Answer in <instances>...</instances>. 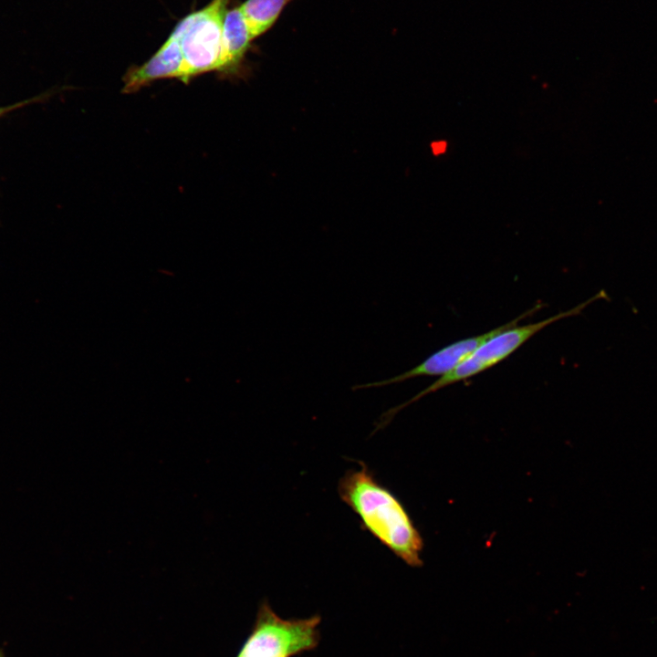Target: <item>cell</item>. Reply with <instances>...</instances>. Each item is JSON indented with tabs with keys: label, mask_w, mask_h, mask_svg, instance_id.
Here are the masks:
<instances>
[{
	"label": "cell",
	"mask_w": 657,
	"mask_h": 657,
	"mask_svg": "<svg viewBox=\"0 0 657 657\" xmlns=\"http://www.w3.org/2000/svg\"><path fill=\"white\" fill-rule=\"evenodd\" d=\"M340 478V499L358 516L362 527L407 565L421 567L422 537L402 502L362 462Z\"/></svg>",
	"instance_id": "6da1fadb"
},
{
	"label": "cell",
	"mask_w": 657,
	"mask_h": 657,
	"mask_svg": "<svg viewBox=\"0 0 657 657\" xmlns=\"http://www.w3.org/2000/svg\"><path fill=\"white\" fill-rule=\"evenodd\" d=\"M607 297L604 290L594 295L592 297L579 304L578 306L559 312L548 318L535 323H528L517 326L520 320L501 329L478 346L464 361L457 365L448 373L439 377V379L423 389L422 391L412 397L410 400L394 406L384 412L379 422L376 423V429L380 430L387 426L394 416L408 405L417 402L423 396L443 389L448 385L458 381L467 380L474 377L492 367L495 366L502 360L508 358L524 343H526L535 334L549 326L550 324L560 319L579 315L584 308L589 304L600 298Z\"/></svg>",
	"instance_id": "7a4b0ae2"
},
{
	"label": "cell",
	"mask_w": 657,
	"mask_h": 657,
	"mask_svg": "<svg viewBox=\"0 0 657 657\" xmlns=\"http://www.w3.org/2000/svg\"><path fill=\"white\" fill-rule=\"evenodd\" d=\"M319 623L318 615L284 619L265 600L236 657H292L311 651L319 642Z\"/></svg>",
	"instance_id": "3957f363"
},
{
	"label": "cell",
	"mask_w": 657,
	"mask_h": 657,
	"mask_svg": "<svg viewBox=\"0 0 657 657\" xmlns=\"http://www.w3.org/2000/svg\"><path fill=\"white\" fill-rule=\"evenodd\" d=\"M231 0H212L175 26L182 56L179 79L219 69L224 22Z\"/></svg>",
	"instance_id": "277c9868"
},
{
	"label": "cell",
	"mask_w": 657,
	"mask_h": 657,
	"mask_svg": "<svg viewBox=\"0 0 657 657\" xmlns=\"http://www.w3.org/2000/svg\"><path fill=\"white\" fill-rule=\"evenodd\" d=\"M542 307L543 305L539 303L529 308L526 312L520 314L518 317L512 319L511 321L505 323L492 330L451 343L429 356L417 366L401 374H398L390 379L353 385L351 389L360 390L368 388L384 387L421 376L441 377L454 370L457 365L464 361L478 346H480L487 339L496 334L507 326L515 323L516 321L523 320L532 316L534 313L537 312Z\"/></svg>",
	"instance_id": "5b68a950"
},
{
	"label": "cell",
	"mask_w": 657,
	"mask_h": 657,
	"mask_svg": "<svg viewBox=\"0 0 657 657\" xmlns=\"http://www.w3.org/2000/svg\"><path fill=\"white\" fill-rule=\"evenodd\" d=\"M182 56L178 32L172 33L157 52L144 64L130 68L124 77L123 91H137L148 83L163 78H180Z\"/></svg>",
	"instance_id": "8992f818"
},
{
	"label": "cell",
	"mask_w": 657,
	"mask_h": 657,
	"mask_svg": "<svg viewBox=\"0 0 657 657\" xmlns=\"http://www.w3.org/2000/svg\"><path fill=\"white\" fill-rule=\"evenodd\" d=\"M252 40L239 6L228 10L224 22L218 71L224 73L236 71Z\"/></svg>",
	"instance_id": "52a82bcc"
},
{
	"label": "cell",
	"mask_w": 657,
	"mask_h": 657,
	"mask_svg": "<svg viewBox=\"0 0 657 657\" xmlns=\"http://www.w3.org/2000/svg\"><path fill=\"white\" fill-rule=\"evenodd\" d=\"M293 0H245L239 6L253 40L268 31Z\"/></svg>",
	"instance_id": "ba28073f"
},
{
	"label": "cell",
	"mask_w": 657,
	"mask_h": 657,
	"mask_svg": "<svg viewBox=\"0 0 657 657\" xmlns=\"http://www.w3.org/2000/svg\"><path fill=\"white\" fill-rule=\"evenodd\" d=\"M447 149L446 141H437L433 144V150L434 154L443 153Z\"/></svg>",
	"instance_id": "9c48e42d"
},
{
	"label": "cell",
	"mask_w": 657,
	"mask_h": 657,
	"mask_svg": "<svg viewBox=\"0 0 657 657\" xmlns=\"http://www.w3.org/2000/svg\"><path fill=\"white\" fill-rule=\"evenodd\" d=\"M27 103H28L27 101H23V102H21V103H18V104L10 106V107L0 108V117H1L2 115H4L5 113L8 112L9 110H14V109H16V108H18V107H21V106H24V105H26V104H27Z\"/></svg>",
	"instance_id": "30bf717a"
},
{
	"label": "cell",
	"mask_w": 657,
	"mask_h": 657,
	"mask_svg": "<svg viewBox=\"0 0 657 657\" xmlns=\"http://www.w3.org/2000/svg\"><path fill=\"white\" fill-rule=\"evenodd\" d=\"M0 657H5L2 648H0Z\"/></svg>",
	"instance_id": "8fae6325"
}]
</instances>
